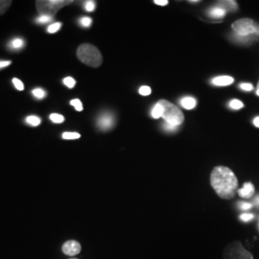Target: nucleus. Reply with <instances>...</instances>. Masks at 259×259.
Wrapping results in <instances>:
<instances>
[{"mask_svg":"<svg viewBox=\"0 0 259 259\" xmlns=\"http://www.w3.org/2000/svg\"><path fill=\"white\" fill-rule=\"evenodd\" d=\"M210 184L224 200H231L238 191V180L229 167H215L210 175Z\"/></svg>","mask_w":259,"mask_h":259,"instance_id":"nucleus-1","label":"nucleus"},{"mask_svg":"<svg viewBox=\"0 0 259 259\" xmlns=\"http://www.w3.org/2000/svg\"><path fill=\"white\" fill-rule=\"evenodd\" d=\"M78 59L84 65L92 67H99L102 65L103 58L101 52L97 47L90 44H83L77 50Z\"/></svg>","mask_w":259,"mask_h":259,"instance_id":"nucleus-2","label":"nucleus"},{"mask_svg":"<svg viewBox=\"0 0 259 259\" xmlns=\"http://www.w3.org/2000/svg\"><path fill=\"white\" fill-rule=\"evenodd\" d=\"M232 31L238 37H254L259 36L258 24L250 19H241L233 22Z\"/></svg>","mask_w":259,"mask_h":259,"instance_id":"nucleus-3","label":"nucleus"},{"mask_svg":"<svg viewBox=\"0 0 259 259\" xmlns=\"http://www.w3.org/2000/svg\"><path fill=\"white\" fill-rule=\"evenodd\" d=\"M73 1L71 0H37L36 1V8L39 16L54 18L59 10L68 6Z\"/></svg>","mask_w":259,"mask_h":259,"instance_id":"nucleus-4","label":"nucleus"},{"mask_svg":"<svg viewBox=\"0 0 259 259\" xmlns=\"http://www.w3.org/2000/svg\"><path fill=\"white\" fill-rule=\"evenodd\" d=\"M158 102L161 104L163 108L162 118L164 119L165 123L170 124L172 126L179 127L184 122L185 120L184 113L174 104L168 102L166 100H160Z\"/></svg>","mask_w":259,"mask_h":259,"instance_id":"nucleus-5","label":"nucleus"},{"mask_svg":"<svg viewBox=\"0 0 259 259\" xmlns=\"http://www.w3.org/2000/svg\"><path fill=\"white\" fill-rule=\"evenodd\" d=\"M224 259H253V255L246 250L239 241L229 244L223 253Z\"/></svg>","mask_w":259,"mask_h":259,"instance_id":"nucleus-6","label":"nucleus"},{"mask_svg":"<svg viewBox=\"0 0 259 259\" xmlns=\"http://www.w3.org/2000/svg\"><path fill=\"white\" fill-rule=\"evenodd\" d=\"M114 124H115V118L111 112H104L99 116L97 120L98 128L104 132L112 129Z\"/></svg>","mask_w":259,"mask_h":259,"instance_id":"nucleus-7","label":"nucleus"},{"mask_svg":"<svg viewBox=\"0 0 259 259\" xmlns=\"http://www.w3.org/2000/svg\"><path fill=\"white\" fill-rule=\"evenodd\" d=\"M81 245L79 242L74 240L67 241L63 246V252L68 256H75L80 253Z\"/></svg>","mask_w":259,"mask_h":259,"instance_id":"nucleus-8","label":"nucleus"},{"mask_svg":"<svg viewBox=\"0 0 259 259\" xmlns=\"http://www.w3.org/2000/svg\"><path fill=\"white\" fill-rule=\"evenodd\" d=\"M238 194L244 199H250L254 194V186L251 183H246L243 187L238 189Z\"/></svg>","mask_w":259,"mask_h":259,"instance_id":"nucleus-9","label":"nucleus"},{"mask_svg":"<svg viewBox=\"0 0 259 259\" xmlns=\"http://www.w3.org/2000/svg\"><path fill=\"white\" fill-rule=\"evenodd\" d=\"M217 6L221 7L226 12H235L238 10V5L236 1L233 0H228V1H219L217 3Z\"/></svg>","mask_w":259,"mask_h":259,"instance_id":"nucleus-10","label":"nucleus"},{"mask_svg":"<svg viewBox=\"0 0 259 259\" xmlns=\"http://www.w3.org/2000/svg\"><path fill=\"white\" fill-rule=\"evenodd\" d=\"M234 82V79L231 76H219L212 80L213 84L218 87H226L229 84H232Z\"/></svg>","mask_w":259,"mask_h":259,"instance_id":"nucleus-11","label":"nucleus"},{"mask_svg":"<svg viewBox=\"0 0 259 259\" xmlns=\"http://www.w3.org/2000/svg\"><path fill=\"white\" fill-rule=\"evenodd\" d=\"M226 14L227 12L217 5L208 10V15L214 19H223L226 16Z\"/></svg>","mask_w":259,"mask_h":259,"instance_id":"nucleus-12","label":"nucleus"},{"mask_svg":"<svg viewBox=\"0 0 259 259\" xmlns=\"http://www.w3.org/2000/svg\"><path fill=\"white\" fill-rule=\"evenodd\" d=\"M196 99L193 97H184L181 100V105L183 106V108H185V110H193L196 107Z\"/></svg>","mask_w":259,"mask_h":259,"instance_id":"nucleus-13","label":"nucleus"},{"mask_svg":"<svg viewBox=\"0 0 259 259\" xmlns=\"http://www.w3.org/2000/svg\"><path fill=\"white\" fill-rule=\"evenodd\" d=\"M162 113H163V108H162V106H161L160 103L157 102V104L154 106V108H153V110H152V112H151V115H152L153 118L157 119V118L162 117Z\"/></svg>","mask_w":259,"mask_h":259,"instance_id":"nucleus-14","label":"nucleus"},{"mask_svg":"<svg viewBox=\"0 0 259 259\" xmlns=\"http://www.w3.org/2000/svg\"><path fill=\"white\" fill-rule=\"evenodd\" d=\"M23 46H24V41H23V39H21L20 37L14 38V39L11 41V44H10V47L13 48V49H20V48L23 47Z\"/></svg>","mask_w":259,"mask_h":259,"instance_id":"nucleus-15","label":"nucleus"},{"mask_svg":"<svg viewBox=\"0 0 259 259\" xmlns=\"http://www.w3.org/2000/svg\"><path fill=\"white\" fill-rule=\"evenodd\" d=\"M13 2L11 0H0V16H2L11 7Z\"/></svg>","mask_w":259,"mask_h":259,"instance_id":"nucleus-16","label":"nucleus"},{"mask_svg":"<svg viewBox=\"0 0 259 259\" xmlns=\"http://www.w3.org/2000/svg\"><path fill=\"white\" fill-rule=\"evenodd\" d=\"M26 122L29 125H31L33 127H37L40 124V118L37 117V116H35V115H31V116H28L26 118Z\"/></svg>","mask_w":259,"mask_h":259,"instance_id":"nucleus-17","label":"nucleus"},{"mask_svg":"<svg viewBox=\"0 0 259 259\" xmlns=\"http://www.w3.org/2000/svg\"><path fill=\"white\" fill-rule=\"evenodd\" d=\"M62 22H55V23H53V24H51V25H49L48 28H47V32L49 33V34H54L56 32H58L61 28H62Z\"/></svg>","mask_w":259,"mask_h":259,"instance_id":"nucleus-18","label":"nucleus"},{"mask_svg":"<svg viewBox=\"0 0 259 259\" xmlns=\"http://www.w3.org/2000/svg\"><path fill=\"white\" fill-rule=\"evenodd\" d=\"M50 120L54 122L56 124H60L65 121V117L59 113H52V114H50Z\"/></svg>","mask_w":259,"mask_h":259,"instance_id":"nucleus-19","label":"nucleus"},{"mask_svg":"<svg viewBox=\"0 0 259 259\" xmlns=\"http://www.w3.org/2000/svg\"><path fill=\"white\" fill-rule=\"evenodd\" d=\"M32 94H33L37 99H44V98L46 97V95H47V93H46L44 90H41V89H35V90L32 92Z\"/></svg>","mask_w":259,"mask_h":259,"instance_id":"nucleus-20","label":"nucleus"},{"mask_svg":"<svg viewBox=\"0 0 259 259\" xmlns=\"http://www.w3.org/2000/svg\"><path fill=\"white\" fill-rule=\"evenodd\" d=\"M230 107L233 109V110H240L243 107H244V104L241 102L240 100H237V99H234L230 103Z\"/></svg>","mask_w":259,"mask_h":259,"instance_id":"nucleus-21","label":"nucleus"},{"mask_svg":"<svg viewBox=\"0 0 259 259\" xmlns=\"http://www.w3.org/2000/svg\"><path fill=\"white\" fill-rule=\"evenodd\" d=\"M81 138V135L78 133H64L63 139H77Z\"/></svg>","mask_w":259,"mask_h":259,"instance_id":"nucleus-22","label":"nucleus"},{"mask_svg":"<svg viewBox=\"0 0 259 259\" xmlns=\"http://www.w3.org/2000/svg\"><path fill=\"white\" fill-rule=\"evenodd\" d=\"M70 105L73 106L77 111H83V104L79 99H73L70 101Z\"/></svg>","mask_w":259,"mask_h":259,"instance_id":"nucleus-23","label":"nucleus"},{"mask_svg":"<svg viewBox=\"0 0 259 259\" xmlns=\"http://www.w3.org/2000/svg\"><path fill=\"white\" fill-rule=\"evenodd\" d=\"M63 82H64V83H65V85H66L68 89H73L75 87V84H76V81H75L72 77H66V78L64 79Z\"/></svg>","mask_w":259,"mask_h":259,"instance_id":"nucleus-24","label":"nucleus"},{"mask_svg":"<svg viewBox=\"0 0 259 259\" xmlns=\"http://www.w3.org/2000/svg\"><path fill=\"white\" fill-rule=\"evenodd\" d=\"M253 218H254V215L251 213H243L240 216V219L243 222H250Z\"/></svg>","mask_w":259,"mask_h":259,"instance_id":"nucleus-25","label":"nucleus"},{"mask_svg":"<svg viewBox=\"0 0 259 259\" xmlns=\"http://www.w3.org/2000/svg\"><path fill=\"white\" fill-rule=\"evenodd\" d=\"M52 19H53V18L48 17V16H39L37 19V22L40 23V24H46V23L52 21Z\"/></svg>","mask_w":259,"mask_h":259,"instance_id":"nucleus-26","label":"nucleus"},{"mask_svg":"<svg viewBox=\"0 0 259 259\" xmlns=\"http://www.w3.org/2000/svg\"><path fill=\"white\" fill-rule=\"evenodd\" d=\"M95 2L94 1H87L84 3V9L87 12H93L95 10Z\"/></svg>","mask_w":259,"mask_h":259,"instance_id":"nucleus-27","label":"nucleus"},{"mask_svg":"<svg viewBox=\"0 0 259 259\" xmlns=\"http://www.w3.org/2000/svg\"><path fill=\"white\" fill-rule=\"evenodd\" d=\"M13 83H14V85L16 87V89L18 90V91H23L24 90V84L22 83V81H20L19 79H17V78H14L13 79Z\"/></svg>","mask_w":259,"mask_h":259,"instance_id":"nucleus-28","label":"nucleus"},{"mask_svg":"<svg viewBox=\"0 0 259 259\" xmlns=\"http://www.w3.org/2000/svg\"><path fill=\"white\" fill-rule=\"evenodd\" d=\"M80 24L83 27H90L93 24V19L91 18H83L80 19Z\"/></svg>","mask_w":259,"mask_h":259,"instance_id":"nucleus-29","label":"nucleus"},{"mask_svg":"<svg viewBox=\"0 0 259 259\" xmlns=\"http://www.w3.org/2000/svg\"><path fill=\"white\" fill-rule=\"evenodd\" d=\"M139 94H141L143 96H147L149 94H151V89L147 85H143L139 89Z\"/></svg>","mask_w":259,"mask_h":259,"instance_id":"nucleus-30","label":"nucleus"},{"mask_svg":"<svg viewBox=\"0 0 259 259\" xmlns=\"http://www.w3.org/2000/svg\"><path fill=\"white\" fill-rule=\"evenodd\" d=\"M240 89L245 91V92H250L253 90V87L251 83H240Z\"/></svg>","mask_w":259,"mask_h":259,"instance_id":"nucleus-31","label":"nucleus"},{"mask_svg":"<svg viewBox=\"0 0 259 259\" xmlns=\"http://www.w3.org/2000/svg\"><path fill=\"white\" fill-rule=\"evenodd\" d=\"M163 128H164V130L168 131V132H174V131H176L178 129V127H176V126H172V125L167 124V123L163 125Z\"/></svg>","mask_w":259,"mask_h":259,"instance_id":"nucleus-32","label":"nucleus"},{"mask_svg":"<svg viewBox=\"0 0 259 259\" xmlns=\"http://www.w3.org/2000/svg\"><path fill=\"white\" fill-rule=\"evenodd\" d=\"M251 207V204L249 203H240V208L242 210H248Z\"/></svg>","mask_w":259,"mask_h":259,"instance_id":"nucleus-33","label":"nucleus"},{"mask_svg":"<svg viewBox=\"0 0 259 259\" xmlns=\"http://www.w3.org/2000/svg\"><path fill=\"white\" fill-rule=\"evenodd\" d=\"M11 64H12L11 61H0V69L9 66Z\"/></svg>","mask_w":259,"mask_h":259,"instance_id":"nucleus-34","label":"nucleus"},{"mask_svg":"<svg viewBox=\"0 0 259 259\" xmlns=\"http://www.w3.org/2000/svg\"><path fill=\"white\" fill-rule=\"evenodd\" d=\"M155 4L159 5V6H166L167 4H168V1L167 0H156Z\"/></svg>","mask_w":259,"mask_h":259,"instance_id":"nucleus-35","label":"nucleus"},{"mask_svg":"<svg viewBox=\"0 0 259 259\" xmlns=\"http://www.w3.org/2000/svg\"><path fill=\"white\" fill-rule=\"evenodd\" d=\"M253 124H254L257 128H259V116L258 117H255V118H254V120H253Z\"/></svg>","mask_w":259,"mask_h":259,"instance_id":"nucleus-36","label":"nucleus"},{"mask_svg":"<svg viewBox=\"0 0 259 259\" xmlns=\"http://www.w3.org/2000/svg\"><path fill=\"white\" fill-rule=\"evenodd\" d=\"M254 204L259 206V196H257V197L254 199Z\"/></svg>","mask_w":259,"mask_h":259,"instance_id":"nucleus-37","label":"nucleus"},{"mask_svg":"<svg viewBox=\"0 0 259 259\" xmlns=\"http://www.w3.org/2000/svg\"><path fill=\"white\" fill-rule=\"evenodd\" d=\"M256 94H257V96H259V81L257 83V88H256Z\"/></svg>","mask_w":259,"mask_h":259,"instance_id":"nucleus-38","label":"nucleus"},{"mask_svg":"<svg viewBox=\"0 0 259 259\" xmlns=\"http://www.w3.org/2000/svg\"><path fill=\"white\" fill-rule=\"evenodd\" d=\"M70 259H77V258H70Z\"/></svg>","mask_w":259,"mask_h":259,"instance_id":"nucleus-39","label":"nucleus"}]
</instances>
